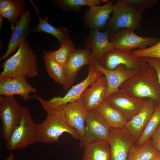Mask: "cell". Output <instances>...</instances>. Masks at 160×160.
<instances>
[{
	"label": "cell",
	"mask_w": 160,
	"mask_h": 160,
	"mask_svg": "<svg viewBox=\"0 0 160 160\" xmlns=\"http://www.w3.org/2000/svg\"><path fill=\"white\" fill-rule=\"evenodd\" d=\"M17 0H0V11L7 9L15 4Z\"/></svg>",
	"instance_id": "obj_35"
},
{
	"label": "cell",
	"mask_w": 160,
	"mask_h": 160,
	"mask_svg": "<svg viewBox=\"0 0 160 160\" xmlns=\"http://www.w3.org/2000/svg\"><path fill=\"white\" fill-rule=\"evenodd\" d=\"M109 31L104 32L90 29L89 34L84 41L86 48L91 49L92 61L98 62L109 51L115 48L108 39Z\"/></svg>",
	"instance_id": "obj_18"
},
{
	"label": "cell",
	"mask_w": 160,
	"mask_h": 160,
	"mask_svg": "<svg viewBox=\"0 0 160 160\" xmlns=\"http://www.w3.org/2000/svg\"><path fill=\"white\" fill-rule=\"evenodd\" d=\"M160 124V103H158L149 121L139 138L136 147H140L149 139Z\"/></svg>",
	"instance_id": "obj_26"
},
{
	"label": "cell",
	"mask_w": 160,
	"mask_h": 160,
	"mask_svg": "<svg viewBox=\"0 0 160 160\" xmlns=\"http://www.w3.org/2000/svg\"><path fill=\"white\" fill-rule=\"evenodd\" d=\"M4 18L1 16L0 15V28L1 29V27L3 19Z\"/></svg>",
	"instance_id": "obj_37"
},
{
	"label": "cell",
	"mask_w": 160,
	"mask_h": 160,
	"mask_svg": "<svg viewBox=\"0 0 160 160\" xmlns=\"http://www.w3.org/2000/svg\"><path fill=\"white\" fill-rule=\"evenodd\" d=\"M108 39L116 49L131 51L137 48L143 49L156 44L160 39L152 36L143 37L130 29H120L109 32Z\"/></svg>",
	"instance_id": "obj_7"
},
{
	"label": "cell",
	"mask_w": 160,
	"mask_h": 160,
	"mask_svg": "<svg viewBox=\"0 0 160 160\" xmlns=\"http://www.w3.org/2000/svg\"><path fill=\"white\" fill-rule=\"evenodd\" d=\"M63 110L68 125L78 132L81 138L82 137L85 132V123L88 113L82 102L80 99L69 103L64 106Z\"/></svg>",
	"instance_id": "obj_19"
},
{
	"label": "cell",
	"mask_w": 160,
	"mask_h": 160,
	"mask_svg": "<svg viewBox=\"0 0 160 160\" xmlns=\"http://www.w3.org/2000/svg\"><path fill=\"white\" fill-rule=\"evenodd\" d=\"M22 107L14 96H0V118L2 123V135L7 141L18 125Z\"/></svg>",
	"instance_id": "obj_8"
},
{
	"label": "cell",
	"mask_w": 160,
	"mask_h": 160,
	"mask_svg": "<svg viewBox=\"0 0 160 160\" xmlns=\"http://www.w3.org/2000/svg\"><path fill=\"white\" fill-rule=\"evenodd\" d=\"M53 5L60 8L65 12H78L80 8L87 5L89 7L94 5H100V0H56L52 1Z\"/></svg>",
	"instance_id": "obj_28"
},
{
	"label": "cell",
	"mask_w": 160,
	"mask_h": 160,
	"mask_svg": "<svg viewBox=\"0 0 160 160\" xmlns=\"http://www.w3.org/2000/svg\"><path fill=\"white\" fill-rule=\"evenodd\" d=\"M25 4L24 0H18L15 4L9 8L0 11V15L4 18H7L9 21L13 33L15 30L19 16L25 11Z\"/></svg>",
	"instance_id": "obj_30"
},
{
	"label": "cell",
	"mask_w": 160,
	"mask_h": 160,
	"mask_svg": "<svg viewBox=\"0 0 160 160\" xmlns=\"http://www.w3.org/2000/svg\"><path fill=\"white\" fill-rule=\"evenodd\" d=\"M82 157L79 160H111V154L108 141L93 142L83 148Z\"/></svg>",
	"instance_id": "obj_22"
},
{
	"label": "cell",
	"mask_w": 160,
	"mask_h": 160,
	"mask_svg": "<svg viewBox=\"0 0 160 160\" xmlns=\"http://www.w3.org/2000/svg\"><path fill=\"white\" fill-rule=\"evenodd\" d=\"M99 62L102 67L110 70L116 69L121 65L128 69L140 70L148 63L143 58L134 55L131 51L115 48L106 53Z\"/></svg>",
	"instance_id": "obj_10"
},
{
	"label": "cell",
	"mask_w": 160,
	"mask_h": 160,
	"mask_svg": "<svg viewBox=\"0 0 160 160\" xmlns=\"http://www.w3.org/2000/svg\"><path fill=\"white\" fill-rule=\"evenodd\" d=\"M37 92L36 89L31 85L25 77L16 78H0V96H14L18 95L24 100L28 101Z\"/></svg>",
	"instance_id": "obj_15"
},
{
	"label": "cell",
	"mask_w": 160,
	"mask_h": 160,
	"mask_svg": "<svg viewBox=\"0 0 160 160\" xmlns=\"http://www.w3.org/2000/svg\"><path fill=\"white\" fill-rule=\"evenodd\" d=\"M151 160H160V156L156 159H153Z\"/></svg>",
	"instance_id": "obj_38"
},
{
	"label": "cell",
	"mask_w": 160,
	"mask_h": 160,
	"mask_svg": "<svg viewBox=\"0 0 160 160\" xmlns=\"http://www.w3.org/2000/svg\"><path fill=\"white\" fill-rule=\"evenodd\" d=\"M132 52L135 56L142 58L160 59V40L152 46L143 49L134 50Z\"/></svg>",
	"instance_id": "obj_31"
},
{
	"label": "cell",
	"mask_w": 160,
	"mask_h": 160,
	"mask_svg": "<svg viewBox=\"0 0 160 160\" xmlns=\"http://www.w3.org/2000/svg\"><path fill=\"white\" fill-rule=\"evenodd\" d=\"M148 63L151 64L156 69L160 84V59L152 58H143Z\"/></svg>",
	"instance_id": "obj_34"
},
{
	"label": "cell",
	"mask_w": 160,
	"mask_h": 160,
	"mask_svg": "<svg viewBox=\"0 0 160 160\" xmlns=\"http://www.w3.org/2000/svg\"><path fill=\"white\" fill-rule=\"evenodd\" d=\"M159 156L160 153L154 147L151 139L140 147L131 145L127 160H151Z\"/></svg>",
	"instance_id": "obj_25"
},
{
	"label": "cell",
	"mask_w": 160,
	"mask_h": 160,
	"mask_svg": "<svg viewBox=\"0 0 160 160\" xmlns=\"http://www.w3.org/2000/svg\"><path fill=\"white\" fill-rule=\"evenodd\" d=\"M91 64L95 70L101 72L106 78L108 88L105 99L109 95L119 91L122 84L135 76L139 71L127 68L122 65L114 70H108L102 67L96 61H92Z\"/></svg>",
	"instance_id": "obj_12"
},
{
	"label": "cell",
	"mask_w": 160,
	"mask_h": 160,
	"mask_svg": "<svg viewBox=\"0 0 160 160\" xmlns=\"http://www.w3.org/2000/svg\"><path fill=\"white\" fill-rule=\"evenodd\" d=\"M76 49L74 44L69 37L61 45L58 50L47 52L44 54L59 63L64 68L70 54Z\"/></svg>",
	"instance_id": "obj_27"
},
{
	"label": "cell",
	"mask_w": 160,
	"mask_h": 160,
	"mask_svg": "<svg viewBox=\"0 0 160 160\" xmlns=\"http://www.w3.org/2000/svg\"><path fill=\"white\" fill-rule=\"evenodd\" d=\"M92 61V52L90 49H76L72 52L64 67L66 81L63 86V89L65 91L68 90L75 81L80 69L85 65H89Z\"/></svg>",
	"instance_id": "obj_14"
},
{
	"label": "cell",
	"mask_w": 160,
	"mask_h": 160,
	"mask_svg": "<svg viewBox=\"0 0 160 160\" xmlns=\"http://www.w3.org/2000/svg\"><path fill=\"white\" fill-rule=\"evenodd\" d=\"M112 12L113 16L106 26L109 32L122 28L134 30L140 28L143 11L137 9L126 0L117 1L113 5Z\"/></svg>",
	"instance_id": "obj_4"
},
{
	"label": "cell",
	"mask_w": 160,
	"mask_h": 160,
	"mask_svg": "<svg viewBox=\"0 0 160 160\" xmlns=\"http://www.w3.org/2000/svg\"><path fill=\"white\" fill-rule=\"evenodd\" d=\"M45 66L49 75L55 81L63 86L66 82L64 68L53 59L44 55Z\"/></svg>",
	"instance_id": "obj_29"
},
{
	"label": "cell",
	"mask_w": 160,
	"mask_h": 160,
	"mask_svg": "<svg viewBox=\"0 0 160 160\" xmlns=\"http://www.w3.org/2000/svg\"><path fill=\"white\" fill-rule=\"evenodd\" d=\"M157 103L152 99H147L139 113L127 121L125 127L137 140L149 121Z\"/></svg>",
	"instance_id": "obj_21"
},
{
	"label": "cell",
	"mask_w": 160,
	"mask_h": 160,
	"mask_svg": "<svg viewBox=\"0 0 160 160\" xmlns=\"http://www.w3.org/2000/svg\"><path fill=\"white\" fill-rule=\"evenodd\" d=\"M153 145L160 153V124L151 138Z\"/></svg>",
	"instance_id": "obj_33"
},
{
	"label": "cell",
	"mask_w": 160,
	"mask_h": 160,
	"mask_svg": "<svg viewBox=\"0 0 160 160\" xmlns=\"http://www.w3.org/2000/svg\"><path fill=\"white\" fill-rule=\"evenodd\" d=\"M36 126L29 109L22 107L20 121L7 141V149L11 151L23 149L37 143Z\"/></svg>",
	"instance_id": "obj_5"
},
{
	"label": "cell",
	"mask_w": 160,
	"mask_h": 160,
	"mask_svg": "<svg viewBox=\"0 0 160 160\" xmlns=\"http://www.w3.org/2000/svg\"><path fill=\"white\" fill-rule=\"evenodd\" d=\"M46 111L47 114L45 119L41 124H37L38 142L48 144L58 142L60 137L65 132L68 133L75 139H80L78 132L67 124L63 109H52Z\"/></svg>",
	"instance_id": "obj_3"
},
{
	"label": "cell",
	"mask_w": 160,
	"mask_h": 160,
	"mask_svg": "<svg viewBox=\"0 0 160 160\" xmlns=\"http://www.w3.org/2000/svg\"><path fill=\"white\" fill-rule=\"evenodd\" d=\"M113 5L108 1L102 5H94L90 7L83 16L84 25L90 28L100 31L106 28L107 21L113 12Z\"/></svg>",
	"instance_id": "obj_17"
},
{
	"label": "cell",
	"mask_w": 160,
	"mask_h": 160,
	"mask_svg": "<svg viewBox=\"0 0 160 160\" xmlns=\"http://www.w3.org/2000/svg\"><path fill=\"white\" fill-rule=\"evenodd\" d=\"M120 89L132 97L151 99L160 103V84L157 73L149 63L123 83Z\"/></svg>",
	"instance_id": "obj_1"
},
{
	"label": "cell",
	"mask_w": 160,
	"mask_h": 160,
	"mask_svg": "<svg viewBox=\"0 0 160 160\" xmlns=\"http://www.w3.org/2000/svg\"><path fill=\"white\" fill-rule=\"evenodd\" d=\"M107 88L106 78L103 75L84 91L80 100L88 112L96 109L104 101Z\"/></svg>",
	"instance_id": "obj_16"
},
{
	"label": "cell",
	"mask_w": 160,
	"mask_h": 160,
	"mask_svg": "<svg viewBox=\"0 0 160 160\" xmlns=\"http://www.w3.org/2000/svg\"><path fill=\"white\" fill-rule=\"evenodd\" d=\"M128 3L137 9L144 11L153 7L159 1L158 0H126Z\"/></svg>",
	"instance_id": "obj_32"
},
{
	"label": "cell",
	"mask_w": 160,
	"mask_h": 160,
	"mask_svg": "<svg viewBox=\"0 0 160 160\" xmlns=\"http://www.w3.org/2000/svg\"><path fill=\"white\" fill-rule=\"evenodd\" d=\"M89 66L88 74L86 78L81 82L73 86L63 97L55 96L46 100L35 95L34 98L39 101L46 111L63 109L68 104L79 100L84 91L103 75L101 72L95 70L91 64Z\"/></svg>",
	"instance_id": "obj_6"
},
{
	"label": "cell",
	"mask_w": 160,
	"mask_h": 160,
	"mask_svg": "<svg viewBox=\"0 0 160 160\" xmlns=\"http://www.w3.org/2000/svg\"><path fill=\"white\" fill-rule=\"evenodd\" d=\"M31 13L29 9L25 10L20 16L15 29L8 43L7 49L0 57V60L7 59L25 40L31 30L30 26Z\"/></svg>",
	"instance_id": "obj_20"
},
{
	"label": "cell",
	"mask_w": 160,
	"mask_h": 160,
	"mask_svg": "<svg viewBox=\"0 0 160 160\" xmlns=\"http://www.w3.org/2000/svg\"><path fill=\"white\" fill-rule=\"evenodd\" d=\"M31 2L34 7L38 14L39 23L36 26L31 28V31L34 33L44 32L51 34L56 37L61 45L63 44L70 37V31L65 27L56 28L50 24L48 21V17L45 16L44 18H41L40 16L38 9L32 1Z\"/></svg>",
	"instance_id": "obj_23"
},
{
	"label": "cell",
	"mask_w": 160,
	"mask_h": 160,
	"mask_svg": "<svg viewBox=\"0 0 160 160\" xmlns=\"http://www.w3.org/2000/svg\"><path fill=\"white\" fill-rule=\"evenodd\" d=\"M85 124V134L79 140L80 148L90 143L108 141L110 127L96 109L88 112Z\"/></svg>",
	"instance_id": "obj_9"
},
{
	"label": "cell",
	"mask_w": 160,
	"mask_h": 160,
	"mask_svg": "<svg viewBox=\"0 0 160 160\" xmlns=\"http://www.w3.org/2000/svg\"><path fill=\"white\" fill-rule=\"evenodd\" d=\"M6 160H20L15 159L14 154L13 152H11Z\"/></svg>",
	"instance_id": "obj_36"
},
{
	"label": "cell",
	"mask_w": 160,
	"mask_h": 160,
	"mask_svg": "<svg viewBox=\"0 0 160 160\" xmlns=\"http://www.w3.org/2000/svg\"><path fill=\"white\" fill-rule=\"evenodd\" d=\"M96 109L110 127L118 128L125 127L127 121L120 112L111 106L105 100Z\"/></svg>",
	"instance_id": "obj_24"
},
{
	"label": "cell",
	"mask_w": 160,
	"mask_h": 160,
	"mask_svg": "<svg viewBox=\"0 0 160 160\" xmlns=\"http://www.w3.org/2000/svg\"><path fill=\"white\" fill-rule=\"evenodd\" d=\"M137 140L125 127H110L108 141L111 150V160H127L130 147Z\"/></svg>",
	"instance_id": "obj_11"
},
{
	"label": "cell",
	"mask_w": 160,
	"mask_h": 160,
	"mask_svg": "<svg viewBox=\"0 0 160 160\" xmlns=\"http://www.w3.org/2000/svg\"><path fill=\"white\" fill-rule=\"evenodd\" d=\"M146 99L132 97L120 90L109 95L105 100L120 112L128 121L139 113Z\"/></svg>",
	"instance_id": "obj_13"
},
{
	"label": "cell",
	"mask_w": 160,
	"mask_h": 160,
	"mask_svg": "<svg viewBox=\"0 0 160 160\" xmlns=\"http://www.w3.org/2000/svg\"><path fill=\"white\" fill-rule=\"evenodd\" d=\"M0 78H33L38 75L37 58L30 44L25 40L16 53L2 65Z\"/></svg>",
	"instance_id": "obj_2"
}]
</instances>
